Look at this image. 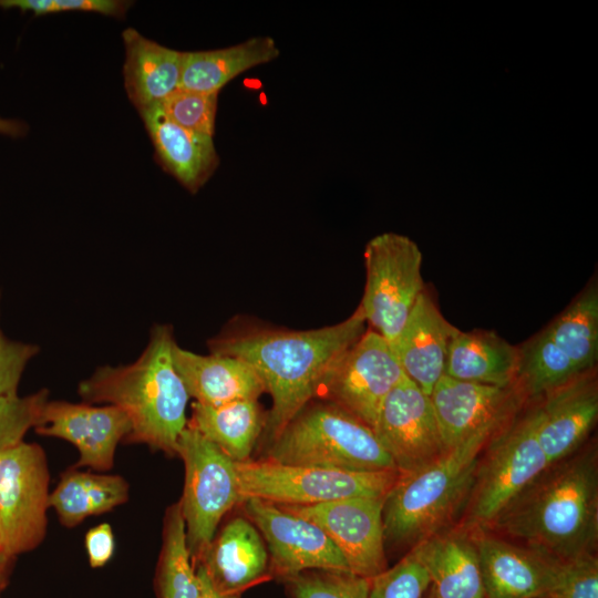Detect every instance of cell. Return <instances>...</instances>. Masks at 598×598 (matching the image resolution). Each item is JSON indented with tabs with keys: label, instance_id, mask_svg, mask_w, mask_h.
Listing matches in <instances>:
<instances>
[{
	"label": "cell",
	"instance_id": "obj_22",
	"mask_svg": "<svg viewBox=\"0 0 598 598\" xmlns=\"http://www.w3.org/2000/svg\"><path fill=\"white\" fill-rule=\"evenodd\" d=\"M173 362L189 398L207 405H220L237 400H257L266 392L256 370L247 362L230 355L198 354L177 344Z\"/></svg>",
	"mask_w": 598,
	"mask_h": 598
},
{
	"label": "cell",
	"instance_id": "obj_42",
	"mask_svg": "<svg viewBox=\"0 0 598 598\" xmlns=\"http://www.w3.org/2000/svg\"><path fill=\"white\" fill-rule=\"evenodd\" d=\"M424 598H436L432 589L429 587L427 592Z\"/></svg>",
	"mask_w": 598,
	"mask_h": 598
},
{
	"label": "cell",
	"instance_id": "obj_40",
	"mask_svg": "<svg viewBox=\"0 0 598 598\" xmlns=\"http://www.w3.org/2000/svg\"><path fill=\"white\" fill-rule=\"evenodd\" d=\"M28 130L29 127L24 122L0 117V134L22 137L28 133Z\"/></svg>",
	"mask_w": 598,
	"mask_h": 598
},
{
	"label": "cell",
	"instance_id": "obj_13",
	"mask_svg": "<svg viewBox=\"0 0 598 598\" xmlns=\"http://www.w3.org/2000/svg\"><path fill=\"white\" fill-rule=\"evenodd\" d=\"M243 503L266 539L271 575L289 580L309 570L350 571L340 550L312 522L262 499Z\"/></svg>",
	"mask_w": 598,
	"mask_h": 598
},
{
	"label": "cell",
	"instance_id": "obj_15",
	"mask_svg": "<svg viewBox=\"0 0 598 598\" xmlns=\"http://www.w3.org/2000/svg\"><path fill=\"white\" fill-rule=\"evenodd\" d=\"M373 432L400 473L415 471L445 452L430 395L406 377L385 398Z\"/></svg>",
	"mask_w": 598,
	"mask_h": 598
},
{
	"label": "cell",
	"instance_id": "obj_38",
	"mask_svg": "<svg viewBox=\"0 0 598 598\" xmlns=\"http://www.w3.org/2000/svg\"><path fill=\"white\" fill-rule=\"evenodd\" d=\"M133 2L123 0H53L54 13L62 11H90L123 18Z\"/></svg>",
	"mask_w": 598,
	"mask_h": 598
},
{
	"label": "cell",
	"instance_id": "obj_25",
	"mask_svg": "<svg viewBox=\"0 0 598 598\" xmlns=\"http://www.w3.org/2000/svg\"><path fill=\"white\" fill-rule=\"evenodd\" d=\"M518 346L494 331L456 329L448 346L445 373L452 379L494 386L516 384Z\"/></svg>",
	"mask_w": 598,
	"mask_h": 598
},
{
	"label": "cell",
	"instance_id": "obj_18",
	"mask_svg": "<svg viewBox=\"0 0 598 598\" xmlns=\"http://www.w3.org/2000/svg\"><path fill=\"white\" fill-rule=\"evenodd\" d=\"M478 551L485 598H546L559 559L485 528L471 530Z\"/></svg>",
	"mask_w": 598,
	"mask_h": 598
},
{
	"label": "cell",
	"instance_id": "obj_11",
	"mask_svg": "<svg viewBox=\"0 0 598 598\" xmlns=\"http://www.w3.org/2000/svg\"><path fill=\"white\" fill-rule=\"evenodd\" d=\"M404 377L390 343L370 329L327 373L317 396L373 430L382 403Z\"/></svg>",
	"mask_w": 598,
	"mask_h": 598
},
{
	"label": "cell",
	"instance_id": "obj_16",
	"mask_svg": "<svg viewBox=\"0 0 598 598\" xmlns=\"http://www.w3.org/2000/svg\"><path fill=\"white\" fill-rule=\"evenodd\" d=\"M539 445L553 465L581 448L598 419L597 369L533 400Z\"/></svg>",
	"mask_w": 598,
	"mask_h": 598
},
{
	"label": "cell",
	"instance_id": "obj_28",
	"mask_svg": "<svg viewBox=\"0 0 598 598\" xmlns=\"http://www.w3.org/2000/svg\"><path fill=\"white\" fill-rule=\"evenodd\" d=\"M553 349L578 374L596 369L598 359V282L590 279L573 301L543 329Z\"/></svg>",
	"mask_w": 598,
	"mask_h": 598
},
{
	"label": "cell",
	"instance_id": "obj_41",
	"mask_svg": "<svg viewBox=\"0 0 598 598\" xmlns=\"http://www.w3.org/2000/svg\"><path fill=\"white\" fill-rule=\"evenodd\" d=\"M12 556L8 555L0 548V589L4 585V578L7 575V569Z\"/></svg>",
	"mask_w": 598,
	"mask_h": 598
},
{
	"label": "cell",
	"instance_id": "obj_5",
	"mask_svg": "<svg viewBox=\"0 0 598 598\" xmlns=\"http://www.w3.org/2000/svg\"><path fill=\"white\" fill-rule=\"evenodd\" d=\"M267 458L349 471L396 470L371 427L327 401L305 405L269 443Z\"/></svg>",
	"mask_w": 598,
	"mask_h": 598
},
{
	"label": "cell",
	"instance_id": "obj_33",
	"mask_svg": "<svg viewBox=\"0 0 598 598\" xmlns=\"http://www.w3.org/2000/svg\"><path fill=\"white\" fill-rule=\"evenodd\" d=\"M430 577L412 551L370 579L369 598H424Z\"/></svg>",
	"mask_w": 598,
	"mask_h": 598
},
{
	"label": "cell",
	"instance_id": "obj_7",
	"mask_svg": "<svg viewBox=\"0 0 598 598\" xmlns=\"http://www.w3.org/2000/svg\"><path fill=\"white\" fill-rule=\"evenodd\" d=\"M240 501L315 505L353 497L386 496L400 472L349 471L282 464L269 458L235 462Z\"/></svg>",
	"mask_w": 598,
	"mask_h": 598
},
{
	"label": "cell",
	"instance_id": "obj_30",
	"mask_svg": "<svg viewBox=\"0 0 598 598\" xmlns=\"http://www.w3.org/2000/svg\"><path fill=\"white\" fill-rule=\"evenodd\" d=\"M156 585L161 598L199 597L200 584L188 548L179 503L166 512Z\"/></svg>",
	"mask_w": 598,
	"mask_h": 598
},
{
	"label": "cell",
	"instance_id": "obj_39",
	"mask_svg": "<svg viewBox=\"0 0 598 598\" xmlns=\"http://www.w3.org/2000/svg\"><path fill=\"white\" fill-rule=\"evenodd\" d=\"M196 573L200 584V592L198 598H240V595H228L219 592L210 582L204 568L199 565L196 567Z\"/></svg>",
	"mask_w": 598,
	"mask_h": 598
},
{
	"label": "cell",
	"instance_id": "obj_4",
	"mask_svg": "<svg viewBox=\"0 0 598 598\" xmlns=\"http://www.w3.org/2000/svg\"><path fill=\"white\" fill-rule=\"evenodd\" d=\"M493 435H475L429 464L400 473L383 505L385 544L412 549L454 526L467 505L480 456Z\"/></svg>",
	"mask_w": 598,
	"mask_h": 598
},
{
	"label": "cell",
	"instance_id": "obj_35",
	"mask_svg": "<svg viewBox=\"0 0 598 598\" xmlns=\"http://www.w3.org/2000/svg\"><path fill=\"white\" fill-rule=\"evenodd\" d=\"M546 598H598L597 555L558 560L555 580Z\"/></svg>",
	"mask_w": 598,
	"mask_h": 598
},
{
	"label": "cell",
	"instance_id": "obj_32",
	"mask_svg": "<svg viewBox=\"0 0 598 598\" xmlns=\"http://www.w3.org/2000/svg\"><path fill=\"white\" fill-rule=\"evenodd\" d=\"M48 401L47 389L0 398V452L19 444L31 427L39 426Z\"/></svg>",
	"mask_w": 598,
	"mask_h": 598
},
{
	"label": "cell",
	"instance_id": "obj_21",
	"mask_svg": "<svg viewBox=\"0 0 598 598\" xmlns=\"http://www.w3.org/2000/svg\"><path fill=\"white\" fill-rule=\"evenodd\" d=\"M197 565L219 592L240 595L267 575L269 555L255 525L236 517L221 528Z\"/></svg>",
	"mask_w": 598,
	"mask_h": 598
},
{
	"label": "cell",
	"instance_id": "obj_12",
	"mask_svg": "<svg viewBox=\"0 0 598 598\" xmlns=\"http://www.w3.org/2000/svg\"><path fill=\"white\" fill-rule=\"evenodd\" d=\"M383 497H353L315 505H278L319 526L344 557L351 573L373 578L388 568Z\"/></svg>",
	"mask_w": 598,
	"mask_h": 598
},
{
	"label": "cell",
	"instance_id": "obj_17",
	"mask_svg": "<svg viewBox=\"0 0 598 598\" xmlns=\"http://www.w3.org/2000/svg\"><path fill=\"white\" fill-rule=\"evenodd\" d=\"M132 426L117 406L66 401H48L38 434L72 443L79 451L76 466L107 471L113 466L117 444L127 439Z\"/></svg>",
	"mask_w": 598,
	"mask_h": 598
},
{
	"label": "cell",
	"instance_id": "obj_23",
	"mask_svg": "<svg viewBox=\"0 0 598 598\" xmlns=\"http://www.w3.org/2000/svg\"><path fill=\"white\" fill-rule=\"evenodd\" d=\"M138 113L163 168L188 192L199 190L219 165L213 137L177 125L165 115L159 104Z\"/></svg>",
	"mask_w": 598,
	"mask_h": 598
},
{
	"label": "cell",
	"instance_id": "obj_1",
	"mask_svg": "<svg viewBox=\"0 0 598 598\" xmlns=\"http://www.w3.org/2000/svg\"><path fill=\"white\" fill-rule=\"evenodd\" d=\"M367 331L361 309L346 320L310 330L234 322L212 338V353L249 363L272 404L264 433L270 443L286 424L317 398L327 373Z\"/></svg>",
	"mask_w": 598,
	"mask_h": 598
},
{
	"label": "cell",
	"instance_id": "obj_8",
	"mask_svg": "<svg viewBox=\"0 0 598 598\" xmlns=\"http://www.w3.org/2000/svg\"><path fill=\"white\" fill-rule=\"evenodd\" d=\"M176 453L185 465L182 515L192 558L198 561L215 538L224 515L240 503L235 461L186 425Z\"/></svg>",
	"mask_w": 598,
	"mask_h": 598
},
{
	"label": "cell",
	"instance_id": "obj_2",
	"mask_svg": "<svg viewBox=\"0 0 598 598\" xmlns=\"http://www.w3.org/2000/svg\"><path fill=\"white\" fill-rule=\"evenodd\" d=\"M555 559L596 554V444L550 465L487 528Z\"/></svg>",
	"mask_w": 598,
	"mask_h": 598
},
{
	"label": "cell",
	"instance_id": "obj_36",
	"mask_svg": "<svg viewBox=\"0 0 598 598\" xmlns=\"http://www.w3.org/2000/svg\"><path fill=\"white\" fill-rule=\"evenodd\" d=\"M39 351L37 344L8 339L0 328V398L18 394L22 373Z\"/></svg>",
	"mask_w": 598,
	"mask_h": 598
},
{
	"label": "cell",
	"instance_id": "obj_27",
	"mask_svg": "<svg viewBox=\"0 0 598 598\" xmlns=\"http://www.w3.org/2000/svg\"><path fill=\"white\" fill-rule=\"evenodd\" d=\"M266 416L258 401L254 399L220 405L194 402L187 425L217 445L235 462H243L249 460L265 429Z\"/></svg>",
	"mask_w": 598,
	"mask_h": 598
},
{
	"label": "cell",
	"instance_id": "obj_3",
	"mask_svg": "<svg viewBox=\"0 0 598 598\" xmlns=\"http://www.w3.org/2000/svg\"><path fill=\"white\" fill-rule=\"evenodd\" d=\"M176 341L171 324H155L142 354L127 365H103L82 380L85 403L110 404L131 422L126 440L175 454L187 425L189 395L173 362Z\"/></svg>",
	"mask_w": 598,
	"mask_h": 598
},
{
	"label": "cell",
	"instance_id": "obj_20",
	"mask_svg": "<svg viewBox=\"0 0 598 598\" xmlns=\"http://www.w3.org/2000/svg\"><path fill=\"white\" fill-rule=\"evenodd\" d=\"M409 551L426 570L436 598H485L478 551L471 530L451 526Z\"/></svg>",
	"mask_w": 598,
	"mask_h": 598
},
{
	"label": "cell",
	"instance_id": "obj_31",
	"mask_svg": "<svg viewBox=\"0 0 598 598\" xmlns=\"http://www.w3.org/2000/svg\"><path fill=\"white\" fill-rule=\"evenodd\" d=\"M287 581L293 598H369L370 579L351 571L309 570Z\"/></svg>",
	"mask_w": 598,
	"mask_h": 598
},
{
	"label": "cell",
	"instance_id": "obj_10",
	"mask_svg": "<svg viewBox=\"0 0 598 598\" xmlns=\"http://www.w3.org/2000/svg\"><path fill=\"white\" fill-rule=\"evenodd\" d=\"M50 473L42 447L24 441L0 452V548L14 557L47 532Z\"/></svg>",
	"mask_w": 598,
	"mask_h": 598
},
{
	"label": "cell",
	"instance_id": "obj_34",
	"mask_svg": "<svg viewBox=\"0 0 598 598\" xmlns=\"http://www.w3.org/2000/svg\"><path fill=\"white\" fill-rule=\"evenodd\" d=\"M218 93L206 94L178 89L159 103L177 125L207 136L214 135Z\"/></svg>",
	"mask_w": 598,
	"mask_h": 598
},
{
	"label": "cell",
	"instance_id": "obj_14",
	"mask_svg": "<svg viewBox=\"0 0 598 598\" xmlns=\"http://www.w3.org/2000/svg\"><path fill=\"white\" fill-rule=\"evenodd\" d=\"M430 399L447 451L478 434H495L526 403L517 384L494 386L443 375Z\"/></svg>",
	"mask_w": 598,
	"mask_h": 598
},
{
	"label": "cell",
	"instance_id": "obj_6",
	"mask_svg": "<svg viewBox=\"0 0 598 598\" xmlns=\"http://www.w3.org/2000/svg\"><path fill=\"white\" fill-rule=\"evenodd\" d=\"M549 466L537 439L535 403L529 401L484 447L460 526L489 528Z\"/></svg>",
	"mask_w": 598,
	"mask_h": 598
},
{
	"label": "cell",
	"instance_id": "obj_19",
	"mask_svg": "<svg viewBox=\"0 0 598 598\" xmlns=\"http://www.w3.org/2000/svg\"><path fill=\"white\" fill-rule=\"evenodd\" d=\"M456 329L425 288L390 342L404 375L427 395L445 373L447 350Z\"/></svg>",
	"mask_w": 598,
	"mask_h": 598
},
{
	"label": "cell",
	"instance_id": "obj_9",
	"mask_svg": "<svg viewBox=\"0 0 598 598\" xmlns=\"http://www.w3.org/2000/svg\"><path fill=\"white\" fill-rule=\"evenodd\" d=\"M365 286L359 305L367 324L389 343L425 289L422 252L409 237L385 233L364 249Z\"/></svg>",
	"mask_w": 598,
	"mask_h": 598
},
{
	"label": "cell",
	"instance_id": "obj_37",
	"mask_svg": "<svg viewBox=\"0 0 598 598\" xmlns=\"http://www.w3.org/2000/svg\"><path fill=\"white\" fill-rule=\"evenodd\" d=\"M85 547L90 565L94 568L104 566L114 553V536L109 524H100L85 535Z\"/></svg>",
	"mask_w": 598,
	"mask_h": 598
},
{
	"label": "cell",
	"instance_id": "obj_24",
	"mask_svg": "<svg viewBox=\"0 0 598 598\" xmlns=\"http://www.w3.org/2000/svg\"><path fill=\"white\" fill-rule=\"evenodd\" d=\"M127 96L137 111L159 104L179 89L184 52L143 37L133 28L122 33Z\"/></svg>",
	"mask_w": 598,
	"mask_h": 598
},
{
	"label": "cell",
	"instance_id": "obj_26",
	"mask_svg": "<svg viewBox=\"0 0 598 598\" xmlns=\"http://www.w3.org/2000/svg\"><path fill=\"white\" fill-rule=\"evenodd\" d=\"M279 55L270 37H256L228 48L184 52L179 89L198 93L219 90L240 73Z\"/></svg>",
	"mask_w": 598,
	"mask_h": 598
},
{
	"label": "cell",
	"instance_id": "obj_29",
	"mask_svg": "<svg viewBox=\"0 0 598 598\" xmlns=\"http://www.w3.org/2000/svg\"><path fill=\"white\" fill-rule=\"evenodd\" d=\"M130 486L120 475H103L71 470L50 493L49 506L65 526L103 514L128 499Z\"/></svg>",
	"mask_w": 598,
	"mask_h": 598
}]
</instances>
